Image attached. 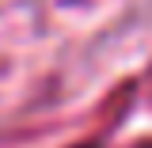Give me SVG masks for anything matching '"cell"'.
<instances>
[{"mask_svg": "<svg viewBox=\"0 0 152 148\" xmlns=\"http://www.w3.org/2000/svg\"><path fill=\"white\" fill-rule=\"evenodd\" d=\"M141 148H152V141H141Z\"/></svg>", "mask_w": 152, "mask_h": 148, "instance_id": "cell-1", "label": "cell"}, {"mask_svg": "<svg viewBox=\"0 0 152 148\" xmlns=\"http://www.w3.org/2000/svg\"><path fill=\"white\" fill-rule=\"evenodd\" d=\"M80 148H99V144H80Z\"/></svg>", "mask_w": 152, "mask_h": 148, "instance_id": "cell-2", "label": "cell"}]
</instances>
